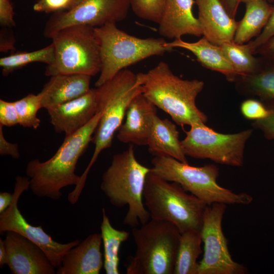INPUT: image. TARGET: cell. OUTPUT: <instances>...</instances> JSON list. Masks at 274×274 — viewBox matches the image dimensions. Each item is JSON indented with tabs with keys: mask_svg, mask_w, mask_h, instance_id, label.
<instances>
[{
	"mask_svg": "<svg viewBox=\"0 0 274 274\" xmlns=\"http://www.w3.org/2000/svg\"><path fill=\"white\" fill-rule=\"evenodd\" d=\"M101 115L98 112L84 126L65 137L56 152L48 160L42 162L35 159L28 162L25 173L35 195L58 200L62 196V188L79 184L80 176L75 173L77 163L92 141Z\"/></svg>",
	"mask_w": 274,
	"mask_h": 274,
	"instance_id": "6da1fadb",
	"label": "cell"
},
{
	"mask_svg": "<svg viewBox=\"0 0 274 274\" xmlns=\"http://www.w3.org/2000/svg\"><path fill=\"white\" fill-rule=\"evenodd\" d=\"M136 76L142 86L143 94L168 114L176 124L191 126L208 121L207 115L196 104V97L204 87L203 81L180 78L164 61Z\"/></svg>",
	"mask_w": 274,
	"mask_h": 274,
	"instance_id": "7a4b0ae2",
	"label": "cell"
},
{
	"mask_svg": "<svg viewBox=\"0 0 274 274\" xmlns=\"http://www.w3.org/2000/svg\"><path fill=\"white\" fill-rule=\"evenodd\" d=\"M151 171L136 159L133 145L113 155L103 173L100 189L110 203L117 208L127 206L123 224L131 228L149 221L150 215L144 202L146 178Z\"/></svg>",
	"mask_w": 274,
	"mask_h": 274,
	"instance_id": "3957f363",
	"label": "cell"
},
{
	"mask_svg": "<svg viewBox=\"0 0 274 274\" xmlns=\"http://www.w3.org/2000/svg\"><path fill=\"white\" fill-rule=\"evenodd\" d=\"M144 202L152 219L170 222L182 233L200 231L208 206L177 183L166 181L151 171L147 176Z\"/></svg>",
	"mask_w": 274,
	"mask_h": 274,
	"instance_id": "277c9868",
	"label": "cell"
},
{
	"mask_svg": "<svg viewBox=\"0 0 274 274\" xmlns=\"http://www.w3.org/2000/svg\"><path fill=\"white\" fill-rule=\"evenodd\" d=\"M96 88L98 112L101 115L91 141L95 146L94 152L82 175L83 177H87L101 151L112 146L114 134L123 123L130 102L143 92L136 74L127 68Z\"/></svg>",
	"mask_w": 274,
	"mask_h": 274,
	"instance_id": "5b68a950",
	"label": "cell"
},
{
	"mask_svg": "<svg viewBox=\"0 0 274 274\" xmlns=\"http://www.w3.org/2000/svg\"><path fill=\"white\" fill-rule=\"evenodd\" d=\"M132 233L136 249L127 274H173L181 234L175 225L151 219Z\"/></svg>",
	"mask_w": 274,
	"mask_h": 274,
	"instance_id": "8992f818",
	"label": "cell"
},
{
	"mask_svg": "<svg viewBox=\"0 0 274 274\" xmlns=\"http://www.w3.org/2000/svg\"><path fill=\"white\" fill-rule=\"evenodd\" d=\"M151 164L153 174L166 181L178 183L186 192L207 205L215 203L246 205L253 200L249 194L235 193L220 186L217 182L219 169L214 164L193 166L165 156H154Z\"/></svg>",
	"mask_w": 274,
	"mask_h": 274,
	"instance_id": "52a82bcc",
	"label": "cell"
},
{
	"mask_svg": "<svg viewBox=\"0 0 274 274\" xmlns=\"http://www.w3.org/2000/svg\"><path fill=\"white\" fill-rule=\"evenodd\" d=\"M100 48L101 66L95 83L97 87L120 71L153 56L163 55L173 48L162 38H140L118 28L116 23L94 27Z\"/></svg>",
	"mask_w": 274,
	"mask_h": 274,
	"instance_id": "ba28073f",
	"label": "cell"
},
{
	"mask_svg": "<svg viewBox=\"0 0 274 274\" xmlns=\"http://www.w3.org/2000/svg\"><path fill=\"white\" fill-rule=\"evenodd\" d=\"M54 49L53 62L47 65L45 75L82 74L94 76L101 66L99 44L94 27L70 26L51 38Z\"/></svg>",
	"mask_w": 274,
	"mask_h": 274,
	"instance_id": "9c48e42d",
	"label": "cell"
},
{
	"mask_svg": "<svg viewBox=\"0 0 274 274\" xmlns=\"http://www.w3.org/2000/svg\"><path fill=\"white\" fill-rule=\"evenodd\" d=\"M253 131L252 129H248L224 134L214 130L206 124H196L186 132L181 144L187 156L240 167L244 162L246 144Z\"/></svg>",
	"mask_w": 274,
	"mask_h": 274,
	"instance_id": "30bf717a",
	"label": "cell"
},
{
	"mask_svg": "<svg viewBox=\"0 0 274 274\" xmlns=\"http://www.w3.org/2000/svg\"><path fill=\"white\" fill-rule=\"evenodd\" d=\"M226 204L215 203L204 210L201 229L203 255L196 274H245L247 268L232 258L222 227Z\"/></svg>",
	"mask_w": 274,
	"mask_h": 274,
	"instance_id": "8fae6325",
	"label": "cell"
},
{
	"mask_svg": "<svg viewBox=\"0 0 274 274\" xmlns=\"http://www.w3.org/2000/svg\"><path fill=\"white\" fill-rule=\"evenodd\" d=\"M15 181L12 201L0 214V233L13 231L33 242L44 251L51 264L57 269L61 266L65 254L78 245L80 241L75 239L65 244L58 243L41 226H33L27 222L19 211L18 203L22 193L29 188V178L18 176Z\"/></svg>",
	"mask_w": 274,
	"mask_h": 274,
	"instance_id": "7c38bea8",
	"label": "cell"
},
{
	"mask_svg": "<svg viewBox=\"0 0 274 274\" xmlns=\"http://www.w3.org/2000/svg\"><path fill=\"white\" fill-rule=\"evenodd\" d=\"M130 8V0H82L73 9L54 14L44 29L51 38L65 27L75 25L102 26L124 20Z\"/></svg>",
	"mask_w": 274,
	"mask_h": 274,
	"instance_id": "4fadbf2b",
	"label": "cell"
},
{
	"mask_svg": "<svg viewBox=\"0 0 274 274\" xmlns=\"http://www.w3.org/2000/svg\"><path fill=\"white\" fill-rule=\"evenodd\" d=\"M8 263L13 274H54L55 267L44 251L20 234L6 232L4 239Z\"/></svg>",
	"mask_w": 274,
	"mask_h": 274,
	"instance_id": "5bb4252c",
	"label": "cell"
},
{
	"mask_svg": "<svg viewBox=\"0 0 274 274\" xmlns=\"http://www.w3.org/2000/svg\"><path fill=\"white\" fill-rule=\"evenodd\" d=\"M96 88L48 110L50 122L58 133L71 135L87 124L98 112Z\"/></svg>",
	"mask_w": 274,
	"mask_h": 274,
	"instance_id": "9a60e30c",
	"label": "cell"
},
{
	"mask_svg": "<svg viewBox=\"0 0 274 274\" xmlns=\"http://www.w3.org/2000/svg\"><path fill=\"white\" fill-rule=\"evenodd\" d=\"M157 107L143 93L136 95L127 109L125 120L117 135L119 142L137 146H147Z\"/></svg>",
	"mask_w": 274,
	"mask_h": 274,
	"instance_id": "2e32d148",
	"label": "cell"
},
{
	"mask_svg": "<svg viewBox=\"0 0 274 274\" xmlns=\"http://www.w3.org/2000/svg\"><path fill=\"white\" fill-rule=\"evenodd\" d=\"M202 35L220 46L233 41L237 21L231 18L219 0H194Z\"/></svg>",
	"mask_w": 274,
	"mask_h": 274,
	"instance_id": "e0dca14e",
	"label": "cell"
},
{
	"mask_svg": "<svg viewBox=\"0 0 274 274\" xmlns=\"http://www.w3.org/2000/svg\"><path fill=\"white\" fill-rule=\"evenodd\" d=\"M194 4V0H166L158 24L160 35L174 40L185 35L202 36L200 23L192 13Z\"/></svg>",
	"mask_w": 274,
	"mask_h": 274,
	"instance_id": "ac0fdd59",
	"label": "cell"
},
{
	"mask_svg": "<svg viewBox=\"0 0 274 274\" xmlns=\"http://www.w3.org/2000/svg\"><path fill=\"white\" fill-rule=\"evenodd\" d=\"M101 233L89 235L64 256L57 274H99L104 266Z\"/></svg>",
	"mask_w": 274,
	"mask_h": 274,
	"instance_id": "d6986e66",
	"label": "cell"
},
{
	"mask_svg": "<svg viewBox=\"0 0 274 274\" xmlns=\"http://www.w3.org/2000/svg\"><path fill=\"white\" fill-rule=\"evenodd\" d=\"M91 78L82 74L51 76L39 93L42 107L48 110L86 93L91 89Z\"/></svg>",
	"mask_w": 274,
	"mask_h": 274,
	"instance_id": "ffe728a7",
	"label": "cell"
},
{
	"mask_svg": "<svg viewBox=\"0 0 274 274\" xmlns=\"http://www.w3.org/2000/svg\"><path fill=\"white\" fill-rule=\"evenodd\" d=\"M165 45L172 48L179 47L189 51L203 67L220 73L230 82H234L237 76L221 47L212 43L203 36L195 42H187L179 38L172 42H166Z\"/></svg>",
	"mask_w": 274,
	"mask_h": 274,
	"instance_id": "44dd1931",
	"label": "cell"
},
{
	"mask_svg": "<svg viewBox=\"0 0 274 274\" xmlns=\"http://www.w3.org/2000/svg\"><path fill=\"white\" fill-rule=\"evenodd\" d=\"M147 146L154 156H168L188 163L179 139V132L168 119H162L157 115L155 117Z\"/></svg>",
	"mask_w": 274,
	"mask_h": 274,
	"instance_id": "7402d4cb",
	"label": "cell"
},
{
	"mask_svg": "<svg viewBox=\"0 0 274 274\" xmlns=\"http://www.w3.org/2000/svg\"><path fill=\"white\" fill-rule=\"evenodd\" d=\"M243 18L237 21L233 42L243 45L258 37L267 25L274 12V5L266 0L247 2Z\"/></svg>",
	"mask_w": 274,
	"mask_h": 274,
	"instance_id": "603a6c76",
	"label": "cell"
},
{
	"mask_svg": "<svg viewBox=\"0 0 274 274\" xmlns=\"http://www.w3.org/2000/svg\"><path fill=\"white\" fill-rule=\"evenodd\" d=\"M236 91L241 95L257 97L262 101L274 100V65L267 63L258 72L237 76L234 80Z\"/></svg>",
	"mask_w": 274,
	"mask_h": 274,
	"instance_id": "cb8c5ba5",
	"label": "cell"
},
{
	"mask_svg": "<svg viewBox=\"0 0 274 274\" xmlns=\"http://www.w3.org/2000/svg\"><path fill=\"white\" fill-rule=\"evenodd\" d=\"M100 231L104 249V267L106 273L118 274L119 249L122 243L128 238L130 233L115 228L112 225L104 208L102 209Z\"/></svg>",
	"mask_w": 274,
	"mask_h": 274,
	"instance_id": "d4e9b609",
	"label": "cell"
},
{
	"mask_svg": "<svg viewBox=\"0 0 274 274\" xmlns=\"http://www.w3.org/2000/svg\"><path fill=\"white\" fill-rule=\"evenodd\" d=\"M200 231L190 230L181 234L173 274H196L197 259L202 253Z\"/></svg>",
	"mask_w": 274,
	"mask_h": 274,
	"instance_id": "484cf974",
	"label": "cell"
},
{
	"mask_svg": "<svg viewBox=\"0 0 274 274\" xmlns=\"http://www.w3.org/2000/svg\"><path fill=\"white\" fill-rule=\"evenodd\" d=\"M220 46L237 76L254 74L265 64L262 58L255 57L245 44L238 45L232 41Z\"/></svg>",
	"mask_w": 274,
	"mask_h": 274,
	"instance_id": "4316f807",
	"label": "cell"
},
{
	"mask_svg": "<svg viewBox=\"0 0 274 274\" xmlns=\"http://www.w3.org/2000/svg\"><path fill=\"white\" fill-rule=\"evenodd\" d=\"M54 59V49L52 43L33 51H18L0 58L2 74L7 76L15 70L33 62L52 64Z\"/></svg>",
	"mask_w": 274,
	"mask_h": 274,
	"instance_id": "83f0119b",
	"label": "cell"
},
{
	"mask_svg": "<svg viewBox=\"0 0 274 274\" xmlns=\"http://www.w3.org/2000/svg\"><path fill=\"white\" fill-rule=\"evenodd\" d=\"M18 117L19 125L26 128L37 129L41 120L37 117L38 111L42 108L41 97L39 93H30L14 101Z\"/></svg>",
	"mask_w": 274,
	"mask_h": 274,
	"instance_id": "f1b7e54d",
	"label": "cell"
},
{
	"mask_svg": "<svg viewBox=\"0 0 274 274\" xmlns=\"http://www.w3.org/2000/svg\"><path fill=\"white\" fill-rule=\"evenodd\" d=\"M166 0H130V8L139 18L159 24Z\"/></svg>",
	"mask_w": 274,
	"mask_h": 274,
	"instance_id": "f546056e",
	"label": "cell"
},
{
	"mask_svg": "<svg viewBox=\"0 0 274 274\" xmlns=\"http://www.w3.org/2000/svg\"><path fill=\"white\" fill-rule=\"evenodd\" d=\"M82 0H38L33 9L38 12L58 13L70 11L76 7Z\"/></svg>",
	"mask_w": 274,
	"mask_h": 274,
	"instance_id": "4dcf8cb0",
	"label": "cell"
},
{
	"mask_svg": "<svg viewBox=\"0 0 274 274\" xmlns=\"http://www.w3.org/2000/svg\"><path fill=\"white\" fill-rule=\"evenodd\" d=\"M239 108L245 118L253 121L264 118L269 113V110L262 101L253 98L243 101Z\"/></svg>",
	"mask_w": 274,
	"mask_h": 274,
	"instance_id": "1f68e13d",
	"label": "cell"
},
{
	"mask_svg": "<svg viewBox=\"0 0 274 274\" xmlns=\"http://www.w3.org/2000/svg\"><path fill=\"white\" fill-rule=\"evenodd\" d=\"M262 102L269 110V113L264 118L254 121L251 126L262 131L266 139L274 140V100Z\"/></svg>",
	"mask_w": 274,
	"mask_h": 274,
	"instance_id": "d6a6232c",
	"label": "cell"
},
{
	"mask_svg": "<svg viewBox=\"0 0 274 274\" xmlns=\"http://www.w3.org/2000/svg\"><path fill=\"white\" fill-rule=\"evenodd\" d=\"M18 114L14 101L0 99V125L11 127L19 124Z\"/></svg>",
	"mask_w": 274,
	"mask_h": 274,
	"instance_id": "836d02e7",
	"label": "cell"
},
{
	"mask_svg": "<svg viewBox=\"0 0 274 274\" xmlns=\"http://www.w3.org/2000/svg\"><path fill=\"white\" fill-rule=\"evenodd\" d=\"M274 36V12L271 15L267 25L261 33L252 41H250L245 45L253 54L256 50L267 40Z\"/></svg>",
	"mask_w": 274,
	"mask_h": 274,
	"instance_id": "e575fe53",
	"label": "cell"
},
{
	"mask_svg": "<svg viewBox=\"0 0 274 274\" xmlns=\"http://www.w3.org/2000/svg\"><path fill=\"white\" fill-rule=\"evenodd\" d=\"M14 12L10 0H0V24L2 26H15Z\"/></svg>",
	"mask_w": 274,
	"mask_h": 274,
	"instance_id": "d590c367",
	"label": "cell"
},
{
	"mask_svg": "<svg viewBox=\"0 0 274 274\" xmlns=\"http://www.w3.org/2000/svg\"><path fill=\"white\" fill-rule=\"evenodd\" d=\"M0 154L10 155L14 159L20 157L18 145L17 144L9 142L5 139L3 130V126L0 125Z\"/></svg>",
	"mask_w": 274,
	"mask_h": 274,
	"instance_id": "8d00e7d4",
	"label": "cell"
},
{
	"mask_svg": "<svg viewBox=\"0 0 274 274\" xmlns=\"http://www.w3.org/2000/svg\"><path fill=\"white\" fill-rule=\"evenodd\" d=\"M257 54L267 63L274 65V36L256 50L254 55Z\"/></svg>",
	"mask_w": 274,
	"mask_h": 274,
	"instance_id": "74e56055",
	"label": "cell"
},
{
	"mask_svg": "<svg viewBox=\"0 0 274 274\" xmlns=\"http://www.w3.org/2000/svg\"><path fill=\"white\" fill-rule=\"evenodd\" d=\"M7 33L1 31L0 50L1 52H8L14 50L15 47V39L12 35H8Z\"/></svg>",
	"mask_w": 274,
	"mask_h": 274,
	"instance_id": "f35d334b",
	"label": "cell"
},
{
	"mask_svg": "<svg viewBox=\"0 0 274 274\" xmlns=\"http://www.w3.org/2000/svg\"><path fill=\"white\" fill-rule=\"evenodd\" d=\"M229 16L235 19L241 0H219Z\"/></svg>",
	"mask_w": 274,
	"mask_h": 274,
	"instance_id": "ab89813d",
	"label": "cell"
},
{
	"mask_svg": "<svg viewBox=\"0 0 274 274\" xmlns=\"http://www.w3.org/2000/svg\"><path fill=\"white\" fill-rule=\"evenodd\" d=\"M13 194L7 192L0 193V214L4 212L11 203Z\"/></svg>",
	"mask_w": 274,
	"mask_h": 274,
	"instance_id": "60d3db41",
	"label": "cell"
},
{
	"mask_svg": "<svg viewBox=\"0 0 274 274\" xmlns=\"http://www.w3.org/2000/svg\"><path fill=\"white\" fill-rule=\"evenodd\" d=\"M8 263V255L5 245L4 240L0 238V267Z\"/></svg>",
	"mask_w": 274,
	"mask_h": 274,
	"instance_id": "b9f144b4",
	"label": "cell"
},
{
	"mask_svg": "<svg viewBox=\"0 0 274 274\" xmlns=\"http://www.w3.org/2000/svg\"><path fill=\"white\" fill-rule=\"evenodd\" d=\"M252 1H254V0H241V3H243L245 4L247 2ZM266 1H267L269 3H271L274 2V0H266Z\"/></svg>",
	"mask_w": 274,
	"mask_h": 274,
	"instance_id": "7bdbcfd3",
	"label": "cell"
}]
</instances>
